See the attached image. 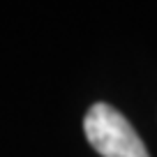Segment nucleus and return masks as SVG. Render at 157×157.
I'll return each mask as SVG.
<instances>
[{"instance_id": "f257e3e1", "label": "nucleus", "mask_w": 157, "mask_h": 157, "mask_svg": "<svg viewBox=\"0 0 157 157\" xmlns=\"http://www.w3.org/2000/svg\"><path fill=\"white\" fill-rule=\"evenodd\" d=\"M83 129L90 146L102 157H150L129 120L104 102L90 106L83 118Z\"/></svg>"}]
</instances>
